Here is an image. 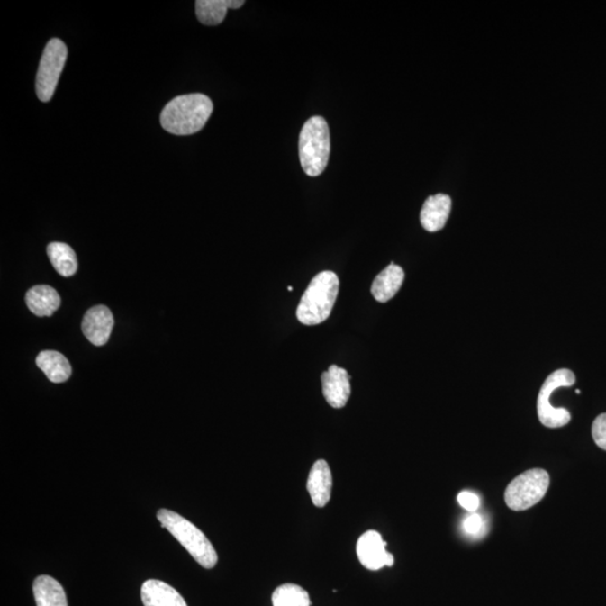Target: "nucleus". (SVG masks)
Masks as SVG:
<instances>
[{
  "label": "nucleus",
  "mask_w": 606,
  "mask_h": 606,
  "mask_svg": "<svg viewBox=\"0 0 606 606\" xmlns=\"http://www.w3.org/2000/svg\"><path fill=\"white\" fill-rule=\"evenodd\" d=\"M48 255L59 275L65 277L76 275L77 271V255L71 246L54 241L48 246Z\"/></svg>",
  "instance_id": "obj_19"
},
{
  "label": "nucleus",
  "mask_w": 606,
  "mask_h": 606,
  "mask_svg": "<svg viewBox=\"0 0 606 606\" xmlns=\"http://www.w3.org/2000/svg\"><path fill=\"white\" fill-rule=\"evenodd\" d=\"M549 484L548 472L542 468L529 469L510 483L504 493L505 503L512 511H526L545 498Z\"/></svg>",
  "instance_id": "obj_5"
},
{
  "label": "nucleus",
  "mask_w": 606,
  "mask_h": 606,
  "mask_svg": "<svg viewBox=\"0 0 606 606\" xmlns=\"http://www.w3.org/2000/svg\"><path fill=\"white\" fill-rule=\"evenodd\" d=\"M158 519L163 528L171 533L185 550L193 556L200 566L212 569L216 566L218 555L215 548L204 533L197 527L181 517L180 514L161 509L158 512Z\"/></svg>",
  "instance_id": "obj_3"
},
{
  "label": "nucleus",
  "mask_w": 606,
  "mask_h": 606,
  "mask_svg": "<svg viewBox=\"0 0 606 606\" xmlns=\"http://www.w3.org/2000/svg\"><path fill=\"white\" fill-rule=\"evenodd\" d=\"M243 0H198L195 2V13L204 25L215 26L224 22L228 9L243 6Z\"/></svg>",
  "instance_id": "obj_16"
},
{
  "label": "nucleus",
  "mask_w": 606,
  "mask_h": 606,
  "mask_svg": "<svg viewBox=\"0 0 606 606\" xmlns=\"http://www.w3.org/2000/svg\"><path fill=\"white\" fill-rule=\"evenodd\" d=\"M576 376L571 370L562 368L547 377L537 399V412L540 422L547 428H560L571 421V413L567 409L555 408L550 403V396L559 387L575 384Z\"/></svg>",
  "instance_id": "obj_6"
},
{
  "label": "nucleus",
  "mask_w": 606,
  "mask_h": 606,
  "mask_svg": "<svg viewBox=\"0 0 606 606\" xmlns=\"http://www.w3.org/2000/svg\"><path fill=\"white\" fill-rule=\"evenodd\" d=\"M404 281V271L402 267L391 263L389 267L383 270L379 276L373 281L371 293L373 298L381 303L390 302L402 286Z\"/></svg>",
  "instance_id": "obj_15"
},
{
  "label": "nucleus",
  "mask_w": 606,
  "mask_h": 606,
  "mask_svg": "<svg viewBox=\"0 0 606 606\" xmlns=\"http://www.w3.org/2000/svg\"><path fill=\"white\" fill-rule=\"evenodd\" d=\"M288 290L293 291L294 290L293 286H289Z\"/></svg>",
  "instance_id": "obj_24"
},
{
  "label": "nucleus",
  "mask_w": 606,
  "mask_h": 606,
  "mask_svg": "<svg viewBox=\"0 0 606 606\" xmlns=\"http://www.w3.org/2000/svg\"><path fill=\"white\" fill-rule=\"evenodd\" d=\"M330 155V131L325 118L313 116L303 127L299 138L300 163L305 175L321 176Z\"/></svg>",
  "instance_id": "obj_4"
},
{
  "label": "nucleus",
  "mask_w": 606,
  "mask_h": 606,
  "mask_svg": "<svg viewBox=\"0 0 606 606\" xmlns=\"http://www.w3.org/2000/svg\"><path fill=\"white\" fill-rule=\"evenodd\" d=\"M386 546V541L382 539L379 532L371 530L364 533L359 538L357 546L359 562L370 571H379L384 566H393V555L387 553Z\"/></svg>",
  "instance_id": "obj_8"
},
{
  "label": "nucleus",
  "mask_w": 606,
  "mask_h": 606,
  "mask_svg": "<svg viewBox=\"0 0 606 606\" xmlns=\"http://www.w3.org/2000/svg\"><path fill=\"white\" fill-rule=\"evenodd\" d=\"M67 58V45L59 39L50 40L44 49L36 76V95L41 102L48 103L52 99Z\"/></svg>",
  "instance_id": "obj_7"
},
{
  "label": "nucleus",
  "mask_w": 606,
  "mask_h": 606,
  "mask_svg": "<svg viewBox=\"0 0 606 606\" xmlns=\"http://www.w3.org/2000/svg\"><path fill=\"white\" fill-rule=\"evenodd\" d=\"M272 603L273 606H312L308 592L295 584L277 587L272 595Z\"/></svg>",
  "instance_id": "obj_20"
},
{
  "label": "nucleus",
  "mask_w": 606,
  "mask_h": 606,
  "mask_svg": "<svg viewBox=\"0 0 606 606\" xmlns=\"http://www.w3.org/2000/svg\"><path fill=\"white\" fill-rule=\"evenodd\" d=\"M36 606H68L62 585L51 576L36 578L33 584Z\"/></svg>",
  "instance_id": "obj_18"
},
{
  "label": "nucleus",
  "mask_w": 606,
  "mask_h": 606,
  "mask_svg": "<svg viewBox=\"0 0 606 606\" xmlns=\"http://www.w3.org/2000/svg\"><path fill=\"white\" fill-rule=\"evenodd\" d=\"M592 436L601 449L606 450V413L600 414L592 426Z\"/></svg>",
  "instance_id": "obj_21"
},
{
  "label": "nucleus",
  "mask_w": 606,
  "mask_h": 606,
  "mask_svg": "<svg viewBox=\"0 0 606 606\" xmlns=\"http://www.w3.org/2000/svg\"><path fill=\"white\" fill-rule=\"evenodd\" d=\"M140 595L144 606H188L179 592L158 580L145 582Z\"/></svg>",
  "instance_id": "obj_13"
},
{
  "label": "nucleus",
  "mask_w": 606,
  "mask_h": 606,
  "mask_svg": "<svg viewBox=\"0 0 606 606\" xmlns=\"http://www.w3.org/2000/svg\"><path fill=\"white\" fill-rule=\"evenodd\" d=\"M457 500L460 507L467 510V511H476L478 507H480V499H478L476 494L471 493V492H460Z\"/></svg>",
  "instance_id": "obj_22"
},
{
  "label": "nucleus",
  "mask_w": 606,
  "mask_h": 606,
  "mask_svg": "<svg viewBox=\"0 0 606 606\" xmlns=\"http://www.w3.org/2000/svg\"><path fill=\"white\" fill-rule=\"evenodd\" d=\"M339 279L331 271L319 273L304 291L297 309L298 321L314 326L326 321L339 297Z\"/></svg>",
  "instance_id": "obj_2"
},
{
  "label": "nucleus",
  "mask_w": 606,
  "mask_h": 606,
  "mask_svg": "<svg viewBox=\"0 0 606 606\" xmlns=\"http://www.w3.org/2000/svg\"><path fill=\"white\" fill-rule=\"evenodd\" d=\"M113 327V317L106 305H95L86 312L82 321V332L95 346L107 344Z\"/></svg>",
  "instance_id": "obj_9"
},
{
  "label": "nucleus",
  "mask_w": 606,
  "mask_h": 606,
  "mask_svg": "<svg viewBox=\"0 0 606 606\" xmlns=\"http://www.w3.org/2000/svg\"><path fill=\"white\" fill-rule=\"evenodd\" d=\"M481 527L482 519L478 514H472V516H469L464 522L465 531L471 533V535H475V533L480 531Z\"/></svg>",
  "instance_id": "obj_23"
},
{
  "label": "nucleus",
  "mask_w": 606,
  "mask_h": 606,
  "mask_svg": "<svg viewBox=\"0 0 606 606\" xmlns=\"http://www.w3.org/2000/svg\"><path fill=\"white\" fill-rule=\"evenodd\" d=\"M450 211H452V199L449 195L444 194L431 195L423 204L421 209L422 227L430 232L443 230L448 221Z\"/></svg>",
  "instance_id": "obj_12"
},
{
  "label": "nucleus",
  "mask_w": 606,
  "mask_h": 606,
  "mask_svg": "<svg viewBox=\"0 0 606 606\" xmlns=\"http://www.w3.org/2000/svg\"><path fill=\"white\" fill-rule=\"evenodd\" d=\"M25 302L35 316L50 317L60 308L61 298L52 286L40 285L27 291Z\"/></svg>",
  "instance_id": "obj_14"
},
{
  "label": "nucleus",
  "mask_w": 606,
  "mask_h": 606,
  "mask_svg": "<svg viewBox=\"0 0 606 606\" xmlns=\"http://www.w3.org/2000/svg\"><path fill=\"white\" fill-rule=\"evenodd\" d=\"M36 366L53 383H63L70 379L72 368L69 361L56 350H44L36 357Z\"/></svg>",
  "instance_id": "obj_17"
},
{
  "label": "nucleus",
  "mask_w": 606,
  "mask_h": 606,
  "mask_svg": "<svg viewBox=\"0 0 606 606\" xmlns=\"http://www.w3.org/2000/svg\"><path fill=\"white\" fill-rule=\"evenodd\" d=\"M307 489L310 498L318 508H323L330 502L332 489V475L326 460L319 459L309 473Z\"/></svg>",
  "instance_id": "obj_11"
},
{
  "label": "nucleus",
  "mask_w": 606,
  "mask_h": 606,
  "mask_svg": "<svg viewBox=\"0 0 606 606\" xmlns=\"http://www.w3.org/2000/svg\"><path fill=\"white\" fill-rule=\"evenodd\" d=\"M350 376L348 371L331 366L321 375L322 393L332 408L341 409L348 404L350 396Z\"/></svg>",
  "instance_id": "obj_10"
},
{
  "label": "nucleus",
  "mask_w": 606,
  "mask_h": 606,
  "mask_svg": "<svg viewBox=\"0 0 606 606\" xmlns=\"http://www.w3.org/2000/svg\"><path fill=\"white\" fill-rule=\"evenodd\" d=\"M213 111L212 99L203 94L179 95L164 107L161 125L168 133L193 135L207 124Z\"/></svg>",
  "instance_id": "obj_1"
}]
</instances>
